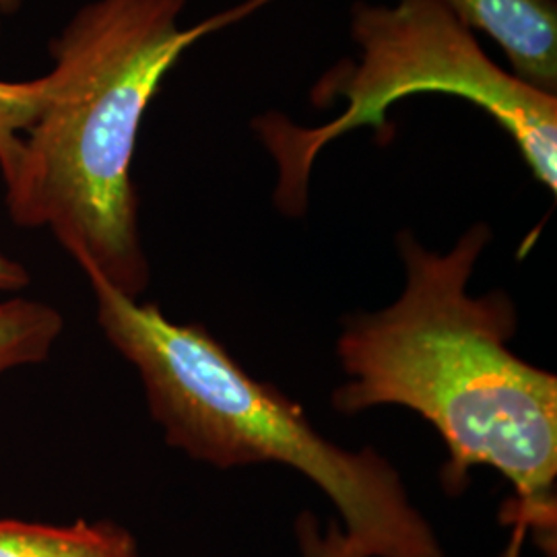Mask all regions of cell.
Returning a JSON list of instances; mask_svg holds the SVG:
<instances>
[{
    "instance_id": "obj_3",
    "label": "cell",
    "mask_w": 557,
    "mask_h": 557,
    "mask_svg": "<svg viewBox=\"0 0 557 557\" xmlns=\"http://www.w3.org/2000/svg\"><path fill=\"white\" fill-rule=\"evenodd\" d=\"M89 285L103 335L137 370L172 448L220 469H296L335 504L343 533L366 557H446L397 469L374 448L351 453L322 438L301 405L246 374L205 326L178 324L158 304L98 278Z\"/></svg>"
},
{
    "instance_id": "obj_5",
    "label": "cell",
    "mask_w": 557,
    "mask_h": 557,
    "mask_svg": "<svg viewBox=\"0 0 557 557\" xmlns=\"http://www.w3.org/2000/svg\"><path fill=\"white\" fill-rule=\"evenodd\" d=\"M473 34H485L510 62V73L557 96L556 0H440Z\"/></svg>"
},
{
    "instance_id": "obj_2",
    "label": "cell",
    "mask_w": 557,
    "mask_h": 557,
    "mask_svg": "<svg viewBox=\"0 0 557 557\" xmlns=\"http://www.w3.org/2000/svg\"><path fill=\"white\" fill-rule=\"evenodd\" d=\"M277 0H242L190 27L188 0H91L52 44L40 114L4 178L21 227H46L87 281L128 298L151 281L133 180L140 124L165 75L197 41Z\"/></svg>"
},
{
    "instance_id": "obj_7",
    "label": "cell",
    "mask_w": 557,
    "mask_h": 557,
    "mask_svg": "<svg viewBox=\"0 0 557 557\" xmlns=\"http://www.w3.org/2000/svg\"><path fill=\"white\" fill-rule=\"evenodd\" d=\"M64 329L59 310L46 301L9 298L0 301V379L52 354Z\"/></svg>"
},
{
    "instance_id": "obj_11",
    "label": "cell",
    "mask_w": 557,
    "mask_h": 557,
    "mask_svg": "<svg viewBox=\"0 0 557 557\" xmlns=\"http://www.w3.org/2000/svg\"><path fill=\"white\" fill-rule=\"evenodd\" d=\"M21 0H0V15L13 13L20 7Z\"/></svg>"
},
{
    "instance_id": "obj_9",
    "label": "cell",
    "mask_w": 557,
    "mask_h": 557,
    "mask_svg": "<svg viewBox=\"0 0 557 557\" xmlns=\"http://www.w3.org/2000/svg\"><path fill=\"white\" fill-rule=\"evenodd\" d=\"M298 539L301 557H366L337 524H331L326 535H319L317 522L310 515L299 517Z\"/></svg>"
},
{
    "instance_id": "obj_4",
    "label": "cell",
    "mask_w": 557,
    "mask_h": 557,
    "mask_svg": "<svg viewBox=\"0 0 557 557\" xmlns=\"http://www.w3.org/2000/svg\"><path fill=\"white\" fill-rule=\"evenodd\" d=\"M349 34L358 59L333 64L310 89L317 108L345 103L337 119L319 126H298L275 112L252 120L277 163L275 202L285 215H304L310 172L326 145L363 126L388 135L386 112L421 94L460 98L485 112L515 143L539 184L556 195L557 96L502 69L440 0H358Z\"/></svg>"
},
{
    "instance_id": "obj_6",
    "label": "cell",
    "mask_w": 557,
    "mask_h": 557,
    "mask_svg": "<svg viewBox=\"0 0 557 557\" xmlns=\"http://www.w3.org/2000/svg\"><path fill=\"white\" fill-rule=\"evenodd\" d=\"M0 557H139L135 537L114 522L44 524L0 518Z\"/></svg>"
},
{
    "instance_id": "obj_1",
    "label": "cell",
    "mask_w": 557,
    "mask_h": 557,
    "mask_svg": "<svg viewBox=\"0 0 557 557\" xmlns=\"http://www.w3.org/2000/svg\"><path fill=\"white\" fill-rule=\"evenodd\" d=\"M490 242L483 221L448 252L398 232L403 294L384 310L343 322L337 358L347 382L333 407L341 416L382 405L416 411L446 444L448 494H460L473 469L492 467L517 492L518 524L549 543L556 537L557 379L510 349L518 317L508 294H469Z\"/></svg>"
},
{
    "instance_id": "obj_10",
    "label": "cell",
    "mask_w": 557,
    "mask_h": 557,
    "mask_svg": "<svg viewBox=\"0 0 557 557\" xmlns=\"http://www.w3.org/2000/svg\"><path fill=\"white\" fill-rule=\"evenodd\" d=\"M27 269L0 250V294H17L29 285Z\"/></svg>"
},
{
    "instance_id": "obj_8",
    "label": "cell",
    "mask_w": 557,
    "mask_h": 557,
    "mask_svg": "<svg viewBox=\"0 0 557 557\" xmlns=\"http://www.w3.org/2000/svg\"><path fill=\"white\" fill-rule=\"evenodd\" d=\"M46 77L23 83L0 81V174H11L20 160L23 137L40 114L46 98Z\"/></svg>"
}]
</instances>
